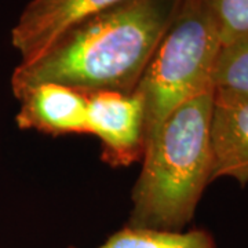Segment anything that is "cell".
<instances>
[{
	"mask_svg": "<svg viewBox=\"0 0 248 248\" xmlns=\"http://www.w3.org/2000/svg\"><path fill=\"white\" fill-rule=\"evenodd\" d=\"M214 90L172 110L143 148L130 226L181 232L211 184L210 122Z\"/></svg>",
	"mask_w": 248,
	"mask_h": 248,
	"instance_id": "7a4b0ae2",
	"label": "cell"
},
{
	"mask_svg": "<svg viewBox=\"0 0 248 248\" xmlns=\"http://www.w3.org/2000/svg\"><path fill=\"white\" fill-rule=\"evenodd\" d=\"M122 0H32L11 31L21 63L36 60L81 21Z\"/></svg>",
	"mask_w": 248,
	"mask_h": 248,
	"instance_id": "5b68a950",
	"label": "cell"
},
{
	"mask_svg": "<svg viewBox=\"0 0 248 248\" xmlns=\"http://www.w3.org/2000/svg\"><path fill=\"white\" fill-rule=\"evenodd\" d=\"M213 87L248 94V35L221 46L214 65Z\"/></svg>",
	"mask_w": 248,
	"mask_h": 248,
	"instance_id": "9c48e42d",
	"label": "cell"
},
{
	"mask_svg": "<svg viewBox=\"0 0 248 248\" xmlns=\"http://www.w3.org/2000/svg\"><path fill=\"white\" fill-rule=\"evenodd\" d=\"M211 182L232 178L248 184V94L214 89L211 122Z\"/></svg>",
	"mask_w": 248,
	"mask_h": 248,
	"instance_id": "8992f818",
	"label": "cell"
},
{
	"mask_svg": "<svg viewBox=\"0 0 248 248\" xmlns=\"http://www.w3.org/2000/svg\"><path fill=\"white\" fill-rule=\"evenodd\" d=\"M98 248H217L213 236L203 229L170 232L125 226Z\"/></svg>",
	"mask_w": 248,
	"mask_h": 248,
	"instance_id": "ba28073f",
	"label": "cell"
},
{
	"mask_svg": "<svg viewBox=\"0 0 248 248\" xmlns=\"http://www.w3.org/2000/svg\"><path fill=\"white\" fill-rule=\"evenodd\" d=\"M182 0H122L81 21L11 76L16 95L57 83L89 95L133 93Z\"/></svg>",
	"mask_w": 248,
	"mask_h": 248,
	"instance_id": "6da1fadb",
	"label": "cell"
},
{
	"mask_svg": "<svg viewBox=\"0 0 248 248\" xmlns=\"http://www.w3.org/2000/svg\"><path fill=\"white\" fill-rule=\"evenodd\" d=\"M222 42L207 0H182L134 91L143 102V148L181 104L214 90Z\"/></svg>",
	"mask_w": 248,
	"mask_h": 248,
	"instance_id": "3957f363",
	"label": "cell"
},
{
	"mask_svg": "<svg viewBox=\"0 0 248 248\" xmlns=\"http://www.w3.org/2000/svg\"><path fill=\"white\" fill-rule=\"evenodd\" d=\"M222 45L248 35V0H207Z\"/></svg>",
	"mask_w": 248,
	"mask_h": 248,
	"instance_id": "30bf717a",
	"label": "cell"
},
{
	"mask_svg": "<svg viewBox=\"0 0 248 248\" xmlns=\"http://www.w3.org/2000/svg\"><path fill=\"white\" fill-rule=\"evenodd\" d=\"M89 134L102 145V159L127 167L143 156V102L140 93L101 91L87 95Z\"/></svg>",
	"mask_w": 248,
	"mask_h": 248,
	"instance_id": "277c9868",
	"label": "cell"
},
{
	"mask_svg": "<svg viewBox=\"0 0 248 248\" xmlns=\"http://www.w3.org/2000/svg\"><path fill=\"white\" fill-rule=\"evenodd\" d=\"M16 98V116L21 130H35L48 135L89 134L87 95L71 87L43 83L22 90Z\"/></svg>",
	"mask_w": 248,
	"mask_h": 248,
	"instance_id": "52a82bcc",
	"label": "cell"
}]
</instances>
